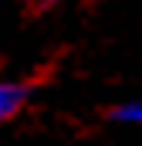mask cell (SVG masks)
<instances>
[{
    "instance_id": "6da1fadb",
    "label": "cell",
    "mask_w": 142,
    "mask_h": 146,
    "mask_svg": "<svg viewBox=\"0 0 142 146\" xmlns=\"http://www.w3.org/2000/svg\"><path fill=\"white\" fill-rule=\"evenodd\" d=\"M24 95H27V92H24L20 85H14V82H0V122L10 119L14 112L24 106Z\"/></svg>"
},
{
    "instance_id": "7a4b0ae2",
    "label": "cell",
    "mask_w": 142,
    "mask_h": 146,
    "mask_svg": "<svg viewBox=\"0 0 142 146\" xmlns=\"http://www.w3.org/2000/svg\"><path fill=\"white\" fill-rule=\"evenodd\" d=\"M115 115H118L122 122H135V126H142V102H129V106H122Z\"/></svg>"
}]
</instances>
